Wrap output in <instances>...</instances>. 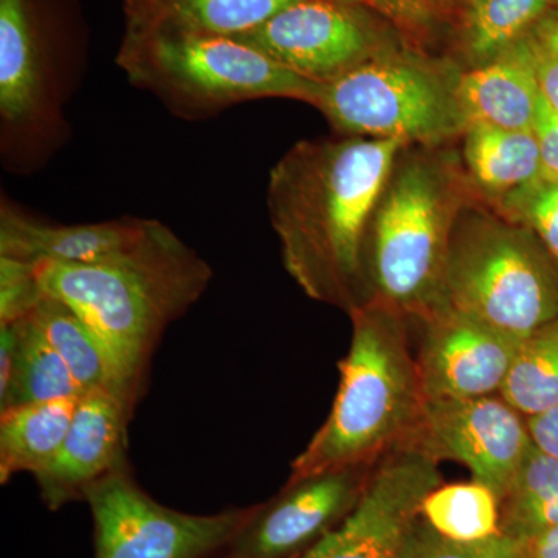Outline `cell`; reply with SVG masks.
<instances>
[{
  "label": "cell",
  "mask_w": 558,
  "mask_h": 558,
  "mask_svg": "<svg viewBox=\"0 0 558 558\" xmlns=\"http://www.w3.org/2000/svg\"><path fill=\"white\" fill-rule=\"evenodd\" d=\"M405 143H303L271 171L269 208L286 269L315 300L357 307L366 227Z\"/></svg>",
  "instance_id": "1"
},
{
  "label": "cell",
  "mask_w": 558,
  "mask_h": 558,
  "mask_svg": "<svg viewBox=\"0 0 558 558\" xmlns=\"http://www.w3.org/2000/svg\"><path fill=\"white\" fill-rule=\"evenodd\" d=\"M44 295L75 312L100 344L116 398L134 410L165 328L207 288L211 270L163 223L148 220L132 247L94 264L35 263Z\"/></svg>",
  "instance_id": "2"
},
{
  "label": "cell",
  "mask_w": 558,
  "mask_h": 558,
  "mask_svg": "<svg viewBox=\"0 0 558 558\" xmlns=\"http://www.w3.org/2000/svg\"><path fill=\"white\" fill-rule=\"evenodd\" d=\"M352 339L341 359L340 387L322 428L292 464L289 481L351 468H374L409 446L425 395L402 315L385 304L351 312Z\"/></svg>",
  "instance_id": "3"
},
{
  "label": "cell",
  "mask_w": 558,
  "mask_h": 558,
  "mask_svg": "<svg viewBox=\"0 0 558 558\" xmlns=\"http://www.w3.org/2000/svg\"><path fill=\"white\" fill-rule=\"evenodd\" d=\"M529 231L483 222L451 236L444 306L523 341L558 319V274Z\"/></svg>",
  "instance_id": "4"
},
{
  "label": "cell",
  "mask_w": 558,
  "mask_h": 558,
  "mask_svg": "<svg viewBox=\"0 0 558 558\" xmlns=\"http://www.w3.org/2000/svg\"><path fill=\"white\" fill-rule=\"evenodd\" d=\"M374 218L371 275L380 303L427 318L444 306L451 230L442 179L413 161L388 183Z\"/></svg>",
  "instance_id": "5"
},
{
  "label": "cell",
  "mask_w": 558,
  "mask_h": 558,
  "mask_svg": "<svg viewBox=\"0 0 558 558\" xmlns=\"http://www.w3.org/2000/svg\"><path fill=\"white\" fill-rule=\"evenodd\" d=\"M314 106L369 138L432 143L464 126L454 87L416 61L366 60L322 83Z\"/></svg>",
  "instance_id": "6"
},
{
  "label": "cell",
  "mask_w": 558,
  "mask_h": 558,
  "mask_svg": "<svg viewBox=\"0 0 558 558\" xmlns=\"http://www.w3.org/2000/svg\"><path fill=\"white\" fill-rule=\"evenodd\" d=\"M130 69L149 84L201 105L260 97L314 105L322 87L240 39L182 31L154 33Z\"/></svg>",
  "instance_id": "7"
},
{
  "label": "cell",
  "mask_w": 558,
  "mask_h": 558,
  "mask_svg": "<svg viewBox=\"0 0 558 558\" xmlns=\"http://www.w3.org/2000/svg\"><path fill=\"white\" fill-rule=\"evenodd\" d=\"M95 526V558H207L231 545L255 510L191 515L161 506L126 464L84 492Z\"/></svg>",
  "instance_id": "8"
},
{
  "label": "cell",
  "mask_w": 558,
  "mask_h": 558,
  "mask_svg": "<svg viewBox=\"0 0 558 558\" xmlns=\"http://www.w3.org/2000/svg\"><path fill=\"white\" fill-rule=\"evenodd\" d=\"M411 446L429 457L461 462L472 480L499 499L508 495L532 447L526 417L499 395L465 399H425Z\"/></svg>",
  "instance_id": "9"
},
{
  "label": "cell",
  "mask_w": 558,
  "mask_h": 558,
  "mask_svg": "<svg viewBox=\"0 0 558 558\" xmlns=\"http://www.w3.org/2000/svg\"><path fill=\"white\" fill-rule=\"evenodd\" d=\"M440 484L438 461L424 450L409 444L391 451L351 512L300 558H398L422 501Z\"/></svg>",
  "instance_id": "10"
},
{
  "label": "cell",
  "mask_w": 558,
  "mask_h": 558,
  "mask_svg": "<svg viewBox=\"0 0 558 558\" xmlns=\"http://www.w3.org/2000/svg\"><path fill=\"white\" fill-rule=\"evenodd\" d=\"M374 468H351L289 481L258 508L231 543L229 558H290L310 549L357 505Z\"/></svg>",
  "instance_id": "11"
},
{
  "label": "cell",
  "mask_w": 558,
  "mask_h": 558,
  "mask_svg": "<svg viewBox=\"0 0 558 558\" xmlns=\"http://www.w3.org/2000/svg\"><path fill=\"white\" fill-rule=\"evenodd\" d=\"M424 319L416 362L425 399L499 395L521 341L447 306Z\"/></svg>",
  "instance_id": "12"
},
{
  "label": "cell",
  "mask_w": 558,
  "mask_h": 558,
  "mask_svg": "<svg viewBox=\"0 0 558 558\" xmlns=\"http://www.w3.org/2000/svg\"><path fill=\"white\" fill-rule=\"evenodd\" d=\"M304 78L326 83L369 60L373 38L351 5L299 0L258 31L241 36Z\"/></svg>",
  "instance_id": "13"
},
{
  "label": "cell",
  "mask_w": 558,
  "mask_h": 558,
  "mask_svg": "<svg viewBox=\"0 0 558 558\" xmlns=\"http://www.w3.org/2000/svg\"><path fill=\"white\" fill-rule=\"evenodd\" d=\"M131 414V410L105 389L81 396L57 457L33 475L43 501L51 510L83 498L87 487L126 464Z\"/></svg>",
  "instance_id": "14"
},
{
  "label": "cell",
  "mask_w": 558,
  "mask_h": 558,
  "mask_svg": "<svg viewBox=\"0 0 558 558\" xmlns=\"http://www.w3.org/2000/svg\"><path fill=\"white\" fill-rule=\"evenodd\" d=\"M527 36L459 78L454 94L465 126L534 130L542 94Z\"/></svg>",
  "instance_id": "15"
},
{
  "label": "cell",
  "mask_w": 558,
  "mask_h": 558,
  "mask_svg": "<svg viewBox=\"0 0 558 558\" xmlns=\"http://www.w3.org/2000/svg\"><path fill=\"white\" fill-rule=\"evenodd\" d=\"M146 226L148 220L49 226L3 208L0 218V256L28 263H100L132 247L145 233Z\"/></svg>",
  "instance_id": "16"
},
{
  "label": "cell",
  "mask_w": 558,
  "mask_h": 558,
  "mask_svg": "<svg viewBox=\"0 0 558 558\" xmlns=\"http://www.w3.org/2000/svg\"><path fill=\"white\" fill-rule=\"evenodd\" d=\"M78 399H57L0 411V483L38 473L57 457Z\"/></svg>",
  "instance_id": "17"
},
{
  "label": "cell",
  "mask_w": 558,
  "mask_h": 558,
  "mask_svg": "<svg viewBox=\"0 0 558 558\" xmlns=\"http://www.w3.org/2000/svg\"><path fill=\"white\" fill-rule=\"evenodd\" d=\"M465 160L476 182L492 193L520 201L542 185V157L534 131L470 126Z\"/></svg>",
  "instance_id": "18"
},
{
  "label": "cell",
  "mask_w": 558,
  "mask_h": 558,
  "mask_svg": "<svg viewBox=\"0 0 558 558\" xmlns=\"http://www.w3.org/2000/svg\"><path fill=\"white\" fill-rule=\"evenodd\" d=\"M38 51L25 0H0V110L27 119L39 100Z\"/></svg>",
  "instance_id": "19"
},
{
  "label": "cell",
  "mask_w": 558,
  "mask_h": 558,
  "mask_svg": "<svg viewBox=\"0 0 558 558\" xmlns=\"http://www.w3.org/2000/svg\"><path fill=\"white\" fill-rule=\"evenodd\" d=\"M553 10L550 0H468L462 14V44L484 64L531 35Z\"/></svg>",
  "instance_id": "20"
},
{
  "label": "cell",
  "mask_w": 558,
  "mask_h": 558,
  "mask_svg": "<svg viewBox=\"0 0 558 558\" xmlns=\"http://www.w3.org/2000/svg\"><path fill=\"white\" fill-rule=\"evenodd\" d=\"M27 317L64 360L84 392L105 389L113 395L108 363L100 344L75 312L61 301L46 295Z\"/></svg>",
  "instance_id": "21"
},
{
  "label": "cell",
  "mask_w": 558,
  "mask_h": 558,
  "mask_svg": "<svg viewBox=\"0 0 558 558\" xmlns=\"http://www.w3.org/2000/svg\"><path fill=\"white\" fill-rule=\"evenodd\" d=\"M499 396L524 417L558 405V319L521 341Z\"/></svg>",
  "instance_id": "22"
},
{
  "label": "cell",
  "mask_w": 558,
  "mask_h": 558,
  "mask_svg": "<svg viewBox=\"0 0 558 558\" xmlns=\"http://www.w3.org/2000/svg\"><path fill=\"white\" fill-rule=\"evenodd\" d=\"M20 349L16 373L9 399L0 411L28 403L49 402L57 399H78L84 395L64 360L50 347L46 337L31 318L17 319Z\"/></svg>",
  "instance_id": "23"
},
{
  "label": "cell",
  "mask_w": 558,
  "mask_h": 558,
  "mask_svg": "<svg viewBox=\"0 0 558 558\" xmlns=\"http://www.w3.org/2000/svg\"><path fill=\"white\" fill-rule=\"evenodd\" d=\"M429 526L454 542H480L499 534V499L484 484H446L429 492L421 506Z\"/></svg>",
  "instance_id": "24"
},
{
  "label": "cell",
  "mask_w": 558,
  "mask_h": 558,
  "mask_svg": "<svg viewBox=\"0 0 558 558\" xmlns=\"http://www.w3.org/2000/svg\"><path fill=\"white\" fill-rule=\"evenodd\" d=\"M299 0H171L174 31L241 38Z\"/></svg>",
  "instance_id": "25"
},
{
  "label": "cell",
  "mask_w": 558,
  "mask_h": 558,
  "mask_svg": "<svg viewBox=\"0 0 558 558\" xmlns=\"http://www.w3.org/2000/svg\"><path fill=\"white\" fill-rule=\"evenodd\" d=\"M398 558H527L520 539L499 534L480 542H454L446 538L422 519L410 524Z\"/></svg>",
  "instance_id": "26"
},
{
  "label": "cell",
  "mask_w": 558,
  "mask_h": 558,
  "mask_svg": "<svg viewBox=\"0 0 558 558\" xmlns=\"http://www.w3.org/2000/svg\"><path fill=\"white\" fill-rule=\"evenodd\" d=\"M557 499L558 458L550 457L532 444L515 478L510 484L508 495L499 506V526Z\"/></svg>",
  "instance_id": "27"
},
{
  "label": "cell",
  "mask_w": 558,
  "mask_h": 558,
  "mask_svg": "<svg viewBox=\"0 0 558 558\" xmlns=\"http://www.w3.org/2000/svg\"><path fill=\"white\" fill-rule=\"evenodd\" d=\"M44 299L35 263L0 256V325L27 317Z\"/></svg>",
  "instance_id": "28"
},
{
  "label": "cell",
  "mask_w": 558,
  "mask_h": 558,
  "mask_svg": "<svg viewBox=\"0 0 558 558\" xmlns=\"http://www.w3.org/2000/svg\"><path fill=\"white\" fill-rule=\"evenodd\" d=\"M520 202L529 229L558 263V183L539 185Z\"/></svg>",
  "instance_id": "29"
},
{
  "label": "cell",
  "mask_w": 558,
  "mask_h": 558,
  "mask_svg": "<svg viewBox=\"0 0 558 558\" xmlns=\"http://www.w3.org/2000/svg\"><path fill=\"white\" fill-rule=\"evenodd\" d=\"M532 131L537 137L542 157V185L558 183V113L546 105L543 97Z\"/></svg>",
  "instance_id": "30"
},
{
  "label": "cell",
  "mask_w": 558,
  "mask_h": 558,
  "mask_svg": "<svg viewBox=\"0 0 558 558\" xmlns=\"http://www.w3.org/2000/svg\"><path fill=\"white\" fill-rule=\"evenodd\" d=\"M527 39L529 46H531L532 62H534L539 94H542L546 105L558 113V53L546 49L542 43L535 39L532 33L527 36Z\"/></svg>",
  "instance_id": "31"
},
{
  "label": "cell",
  "mask_w": 558,
  "mask_h": 558,
  "mask_svg": "<svg viewBox=\"0 0 558 558\" xmlns=\"http://www.w3.org/2000/svg\"><path fill=\"white\" fill-rule=\"evenodd\" d=\"M20 326L17 322L0 325V407L9 399L16 373Z\"/></svg>",
  "instance_id": "32"
},
{
  "label": "cell",
  "mask_w": 558,
  "mask_h": 558,
  "mask_svg": "<svg viewBox=\"0 0 558 558\" xmlns=\"http://www.w3.org/2000/svg\"><path fill=\"white\" fill-rule=\"evenodd\" d=\"M529 435L537 449L558 458V405L526 417Z\"/></svg>",
  "instance_id": "33"
},
{
  "label": "cell",
  "mask_w": 558,
  "mask_h": 558,
  "mask_svg": "<svg viewBox=\"0 0 558 558\" xmlns=\"http://www.w3.org/2000/svg\"><path fill=\"white\" fill-rule=\"evenodd\" d=\"M333 2L351 7H369L399 21H418L424 16V10L418 0H333Z\"/></svg>",
  "instance_id": "34"
},
{
  "label": "cell",
  "mask_w": 558,
  "mask_h": 558,
  "mask_svg": "<svg viewBox=\"0 0 558 558\" xmlns=\"http://www.w3.org/2000/svg\"><path fill=\"white\" fill-rule=\"evenodd\" d=\"M527 558H558V526L538 532L534 537L521 542Z\"/></svg>",
  "instance_id": "35"
},
{
  "label": "cell",
  "mask_w": 558,
  "mask_h": 558,
  "mask_svg": "<svg viewBox=\"0 0 558 558\" xmlns=\"http://www.w3.org/2000/svg\"><path fill=\"white\" fill-rule=\"evenodd\" d=\"M532 35L538 43H542L546 49L558 53V10L553 9L538 22L537 27L532 31Z\"/></svg>",
  "instance_id": "36"
},
{
  "label": "cell",
  "mask_w": 558,
  "mask_h": 558,
  "mask_svg": "<svg viewBox=\"0 0 558 558\" xmlns=\"http://www.w3.org/2000/svg\"><path fill=\"white\" fill-rule=\"evenodd\" d=\"M550 3H553V9L558 10V0H550Z\"/></svg>",
  "instance_id": "37"
}]
</instances>
